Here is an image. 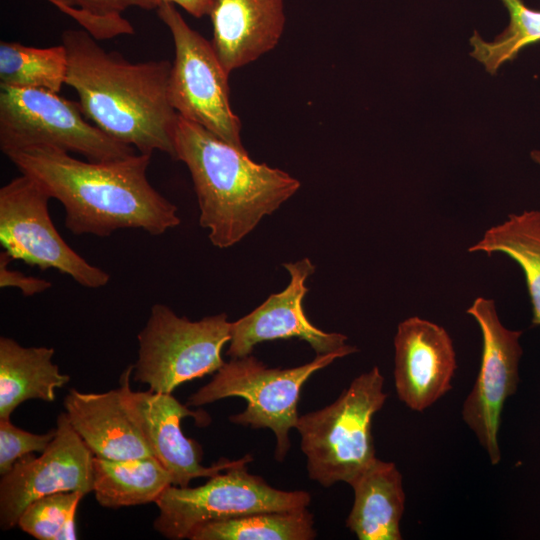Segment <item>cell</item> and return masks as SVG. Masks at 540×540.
<instances>
[{
	"label": "cell",
	"instance_id": "obj_1",
	"mask_svg": "<svg viewBox=\"0 0 540 540\" xmlns=\"http://www.w3.org/2000/svg\"><path fill=\"white\" fill-rule=\"evenodd\" d=\"M65 209V226L75 235L107 237L120 229L161 235L181 222L177 207L149 182L151 155L95 162L51 147L6 155Z\"/></svg>",
	"mask_w": 540,
	"mask_h": 540
},
{
	"label": "cell",
	"instance_id": "obj_2",
	"mask_svg": "<svg viewBox=\"0 0 540 540\" xmlns=\"http://www.w3.org/2000/svg\"><path fill=\"white\" fill-rule=\"evenodd\" d=\"M68 69L65 84L79 97L84 116L113 139L139 153L176 160L178 113L169 98L168 60L131 63L106 51L84 29L62 33Z\"/></svg>",
	"mask_w": 540,
	"mask_h": 540
},
{
	"label": "cell",
	"instance_id": "obj_3",
	"mask_svg": "<svg viewBox=\"0 0 540 540\" xmlns=\"http://www.w3.org/2000/svg\"><path fill=\"white\" fill-rule=\"evenodd\" d=\"M175 149L192 177L199 223L218 248L241 241L301 186L287 172L253 161L247 151L179 115Z\"/></svg>",
	"mask_w": 540,
	"mask_h": 540
},
{
	"label": "cell",
	"instance_id": "obj_4",
	"mask_svg": "<svg viewBox=\"0 0 540 540\" xmlns=\"http://www.w3.org/2000/svg\"><path fill=\"white\" fill-rule=\"evenodd\" d=\"M387 398L378 367L357 376L330 405L298 417L308 476L323 487L349 482L375 458L372 419Z\"/></svg>",
	"mask_w": 540,
	"mask_h": 540
},
{
	"label": "cell",
	"instance_id": "obj_5",
	"mask_svg": "<svg viewBox=\"0 0 540 540\" xmlns=\"http://www.w3.org/2000/svg\"><path fill=\"white\" fill-rule=\"evenodd\" d=\"M347 345L335 352L317 355L311 362L291 368H270L252 355L232 358L215 372L213 378L187 400L199 407L228 397L247 401L246 409L229 421L255 429L269 428L275 435V459L283 461L290 448L289 431L298 420V402L305 382L336 359L357 352Z\"/></svg>",
	"mask_w": 540,
	"mask_h": 540
},
{
	"label": "cell",
	"instance_id": "obj_6",
	"mask_svg": "<svg viewBox=\"0 0 540 540\" xmlns=\"http://www.w3.org/2000/svg\"><path fill=\"white\" fill-rule=\"evenodd\" d=\"M51 147L89 161L123 159L137 150L87 121L79 102L40 88L1 86L0 149L10 152Z\"/></svg>",
	"mask_w": 540,
	"mask_h": 540
},
{
	"label": "cell",
	"instance_id": "obj_7",
	"mask_svg": "<svg viewBox=\"0 0 540 540\" xmlns=\"http://www.w3.org/2000/svg\"><path fill=\"white\" fill-rule=\"evenodd\" d=\"M231 338L225 313L191 321L164 304H154L137 336L133 379L149 390L172 393L181 384L217 372L222 350Z\"/></svg>",
	"mask_w": 540,
	"mask_h": 540
},
{
	"label": "cell",
	"instance_id": "obj_8",
	"mask_svg": "<svg viewBox=\"0 0 540 540\" xmlns=\"http://www.w3.org/2000/svg\"><path fill=\"white\" fill-rule=\"evenodd\" d=\"M243 460L197 487L170 485L155 502L159 515L154 529L167 539H188L200 525L268 511L307 508L311 495L302 490L285 491L250 474Z\"/></svg>",
	"mask_w": 540,
	"mask_h": 540
},
{
	"label": "cell",
	"instance_id": "obj_9",
	"mask_svg": "<svg viewBox=\"0 0 540 540\" xmlns=\"http://www.w3.org/2000/svg\"><path fill=\"white\" fill-rule=\"evenodd\" d=\"M156 12L175 46L169 77L171 105L179 116L246 151L241 142V122L230 104L229 73L211 42L187 24L174 4H160Z\"/></svg>",
	"mask_w": 540,
	"mask_h": 540
},
{
	"label": "cell",
	"instance_id": "obj_10",
	"mask_svg": "<svg viewBox=\"0 0 540 540\" xmlns=\"http://www.w3.org/2000/svg\"><path fill=\"white\" fill-rule=\"evenodd\" d=\"M50 199L40 183L22 173L1 187L0 243L4 251L41 270L66 274L83 287H104L110 275L64 241L51 220Z\"/></svg>",
	"mask_w": 540,
	"mask_h": 540
},
{
	"label": "cell",
	"instance_id": "obj_11",
	"mask_svg": "<svg viewBox=\"0 0 540 540\" xmlns=\"http://www.w3.org/2000/svg\"><path fill=\"white\" fill-rule=\"evenodd\" d=\"M466 313L478 324L482 335L480 369L462 406V419L473 431L493 465L501 452L498 432L505 401L516 392L522 356V331L505 327L494 300L477 297Z\"/></svg>",
	"mask_w": 540,
	"mask_h": 540
},
{
	"label": "cell",
	"instance_id": "obj_12",
	"mask_svg": "<svg viewBox=\"0 0 540 540\" xmlns=\"http://www.w3.org/2000/svg\"><path fill=\"white\" fill-rule=\"evenodd\" d=\"M94 455L71 426L67 415L57 417L56 435L40 456L27 454L0 481V527L18 524L36 499L58 493L93 491Z\"/></svg>",
	"mask_w": 540,
	"mask_h": 540
},
{
	"label": "cell",
	"instance_id": "obj_13",
	"mask_svg": "<svg viewBox=\"0 0 540 540\" xmlns=\"http://www.w3.org/2000/svg\"><path fill=\"white\" fill-rule=\"evenodd\" d=\"M132 372L133 365L127 367L120 377L119 391L123 404L140 429L153 456L171 474L173 485L187 487L194 478H209L243 460V457L234 461L221 459L211 466H203L202 447L197 441L183 434L181 420L192 417L198 425L205 426L211 421L209 415L202 410L189 409L188 405L181 404L172 393L133 391L130 387Z\"/></svg>",
	"mask_w": 540,
	"mask_h": 540
},
{
	"label": "cell",
	"instance_id": "obj_14",
	"mask_svg": "<svg viewBox=\"0 0 540 540\" xmlns=\"http://www.w3.org/2000/svg\"><path fill=\"white\" fill-rule=\"evenodd\" d=\"M283 266L290 274L288 286L271 294L249 314L231 322L227 351L231 358L249 355L257 344L276 339L304 340L317 355L335 352L348 345L346 335L324 332L305 315L303 300L308 292L305 282L315 271L311 260L303 258Z\"/></svg>",
	"mask_w": 540,
	"mask_h": 540
},
{
	"label": "cell",
	"instance_id": "obj_15",
	"mask_svg": "<svg viewBox=\"0 0 540 540\" xmlns=\"http://www.w3.org/2000/svg\"><path fill=\"white\" fill-rule=\"evenodd\" d=\"M394 349L395 389L409 409L422 412L451 389L456 353L442 326L409 317L397 326Z\"/></svg>",
	"mask_w": 540,
	"mask_h": 540
},
{
	"label": "cell",
	"instance_id": "obj_16",
	"mask_svg": "<svg viewBox=\"0 0 540 540\" xmlns=\"http://www.w3.org/2000/svg\"><path fill=\"white\" fill-rule=\"evenodd\" d=\"M211 44L230 74L279 43L285 27L283 0H213Z\"/></svg>",
	"mask_w": 540,
	"mask_h": 540
},
{
	"label": "cell",
	"instance_id": "obj_17",
	"mask_svg": "<svg viewBox=\"0 0 540 540\" xmlns=\"http://www.w3.org/2000/svg\"><path fill=\"white\" fill-rule=\"evenodd\" d=\"M64 408L71 426L94 456L113 460L153 456L124 406L119 388L103 393L70 389Z\"/></svg>",
	"mask_w": 540,
	"mask_h": 540
},
{
	"label": "cell",
	"instance_id": "obj_18",
	"mask_svg": "<svg viewBox=\"0 0 540 540\" xmlns=\"http://www.w3.org/2000/svg\"><path fill=\"white\" fill-rule=\"evenodd\" d=\"M349 485L354 491L349 530L359 540H400L405 493L396 465L376 457Z\"/></svg>",
	"mask_w": 540,
	"mask_h": 540
},
{
	"label": "cell",
	"instance_id": "obj_19",
	"mask_svg": "<svg viewBox=\"0 0 540 540\" xmlns=\"http://www.w3.org/2000/svg\"><path fill=\"white\" fill-rule=\"evenodd\" d=\"M54 349L24 347L12 338H0V419H10L27 400H55V390L70 376L53 362Z\"/></svg>",
	"mask_w": 540,
	"mask_h": 540
},
{
	"label": "cell",
	"instance_id": "obj_20",
	"mask_svg": "<svg viewBox=\"0 0 540 540\" xmlns=\"http://www.w3.org/2000/svg\"><path fill=\"white\" fill-rule=\"evenodd\" d=\"M173 478L155 456L113 460L94 456L93 492L107 508L156 502Z\"/></svg>",
	"mask_w": 540,
	"mask_h": 540
},
{
	"label": "cell",
	"instance_id": "obj_21",
	"mask_svg": "<svg viewBox=\"0 0 540 540\" xmlns=\"http://www.w3.org/2000/svg\"><path fill=\"white\" fill-rule=\"evenodd\" d=\"M468 251L503 254L519 265L531 300L532 324L540 326V209L509 214L487 229Z\"/></svg>",
	"mask_w": 540,
	"mask_h": 540
},
{
	"label": "cell",
	"instance_id": "obj_22",
	"mask_svg": "<svg viewBox=\"0 0 540 540\" xmlns=\"http://www.w3.org/2000/svg\"><path fill=\"white\" fill-rule=\"evenodd\" d=\"M313 515L307 508L268 511L200 525L190 540H312Z\"/></svg>",
	"mask_w": 540,
	"mask_h": 540
},
{
	"label": "cell",
	"instance_id": "obj_23",
	"mask_svg": "<svg viewBox=\"0 0 540 540\" xmlns=\"http://www.w3.org/2000/svg\"><path fill=\"white\" fill-rule=\"evenodd\" d=\"M68 69L63 44L47 48L0 42V86L40 88L59 93Z\"/></svg>",
	"mask_w": 540,
	"mask_h": 540
},
{
	"label": "cell",
	"instance_id": "obj_24",
	"mask_svg": "<svg viewBox=\"0 0 540 540\" xmlns=\"http://www.w3.org/2000/svg\"><path fill=\"white\" fill-rule=\"evenodd\" d=\"M500 1L509 14L508 26L492 41H486L477 31L469 39L471 57L491 75L514 60L524 47L540 41V10L527 7L523 0Z\"/></svg>",
	"mask_w": 540,
	"mask_h": 540
},
{
	"label": "cell",
	"instance_id": "obj_25",
	"mask_svg": "<svg viewBox=\"0 0 540 540\" xmlns=\"http://www.w3.org/2000/svg\"><path fill=\"white\" fill-rule=\"evenodd\" d=\"M62 13L75 20L96 40L134 34L132 24L123 12L136 7L143 10L157 8L155 0H47Z\"/></svg>",
	"mask_w": 540,
	"mask_h": 540
},
{
	"label": "cell",
	"instance_id": "obj_26",
	"mask_svg": "<svg viewBox=\"0 0 540 540\" xmlns=\"http://www.w3.org/2000/svg\"><path fill=\"white\" fill-rule=\"evenodd\" d=\"M83 496L73 491L40 497L23 511L17 526L38 540H75L76 511Z\"/></svg>",
	"mask_w": 540,
	"mask_h": 540
},
{
	"label": "cell",
	"instance_id": "obj_27",
	"mask_svg": "<svg viewBox=\"0 0 540 540\" xmlns=\"http://www.w3.org/2000/svg\"><path fill=\"white\" fill-rule=\"evenodd\" d=\"M56 435V428L35 434L16 427L10 419H0V474H7L21 457L42 453Z\"/></svg>",
	"mask_w": 540,
	"mask_h": 540
},
{
	"label": "cell",
	"instance_id": "obj_28",
	"mask_svg": "<svg viewBox=\"0 0 540 540\" xmlns=\"http://www.w3.org/2000/svg\"><path fill=\"white\" fill-rule=\"evenodd\" d=\"M12 258L7 252L0 253V287L17 288L24 296H33L51 288L52 284L38 277L27 276L8 267Z\"/></svg>",
	"mask_w": 540,
	"mask_h": 540
},
{
	"label": "cell",
	"instance_id": "obj_29",
	"mask_svg": "<svg viewBox=\"0 0 540 540\" xmlns=\"http://www.w3.org/2000/svg\"><path fill=\"white\" fill-rule=\"evenodd\" d=\"M157 5L170 3L182 7L186 12L196 18L209 15L213 0H155ZM157 6V7H158Z\"/></svg>",
	"mask_w": 540,
	"mask_h": 540
},
{
	"label": "cell",
	"instance_id": "obj_30",
	"mask_svg": "<svg viewBox=\"0 0 540 540\" xmlns=\"http://www.w3.org/2000/svg\"><path fill=\"white\" fill-rule=\"evenodd\" d=\"M530 157L536 164L540 166V150H532Z\"/></svg>",
	"mask_w": 540,
	"mask_h": 540
}]
</instances>
